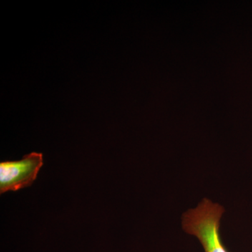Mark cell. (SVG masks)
Here are the masks:
<instances>
[{
    "label": "cell",
    "mask_w": 252,
    "mask_h": 252,
    "mask_svg": "<svg viewBox=\"0 0 252 252\" xmlns=\"http://www.w3.org/2000/svg\"><path fill=\"white\" fill-rule=\"evenodd\" d=\"M43 165V154L32 153L18 161L0 163V193L31 187Z\"/></svg>",
    "instance_id": "obj_2"
},
{
    "label": "cell",
    "mask_w": 252,
    "mask_h": 252,
    "mask_svg": "<svg viewBox=\"0 0 252 252\" xmlns=\"http://www.w3.org/2000/svg\"><path fill=\"white\" fill-rule=\"evenodd\" d=\"M224 207L204 198L195 208L183 214L182 228L201 243L205 252H229L222 243L220 233V220Z\"/></svg>",
    "instance_id": "obj_1"
}]
</instances>
